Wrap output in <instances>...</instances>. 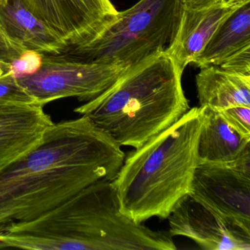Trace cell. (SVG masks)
<instances>
[{
	"label": "cell",
	"mask_w": 250,
	"mask_h": 250,
	"mask_svg": "<svg viewBox=\"0 0 250 250\" xmlns=\"http://www.w3.org/2000/svg\"><path fill=\"white\" fill-rule=\"evenodd\" d=\"M125 156L87 117L54 124L34 148L0 168V228L33 220L96 181H113Z\"/></svg>",
	"instance_id": "obj_1"
},
{
	"label": "cell",
	"mask_w": 250,
	"mask_h": 250,
	"mask_svg": "<svg viewBox=\"0 0 250 250\" xmlns=\"http://www.w3.org/2000/svg\"><path fill=\"white\" fill-rule=\"evenodd\" d=\"M150 228L121 212L112 181L100 180L33 220L0 228V249L144 250Z\"/></svg>",
	"instance_id": "obj_2"
},
{
	"label": "cell",
	"mask_w": 250,
	"mask_h": 250,
	"mask_svg": "<svg viewBox=\"0 0 250 250\" xmlns=\"http://www.w3.org/2000/svg\"><path fill=\"white\" fill-rule=\"evenodd\" d=\"M182 74L170 55L159 52L131 65L109 88L74 112L120 146L138 148L189 110Z\"/></svg>",
	"instance_id": "obj_3"
},
{
	"label": "cell",
	"mask_w": 250,
	"mask_h": 250,
	"mask_svg": "<svg viewBox=\"0 0 250 250\" xmlns=\"http://www.w3.org/2000/svg\"><path fill=\"white\" fill-rule=\"evenodd\" d=\"M203 121L204 107L191 108L125 156L112 181L124 215L137 223L169 217L189 192Z\"/></svg>",
	"instance_id": "obj_4"
},
{
	"label": "cell",
	"mask_w": 250,
	"mask_h": 250,
	"mask_svg": "<svg viewBox=\"0 0 250 250\" xmlns=\"http://www.w3.org/2000/svg\"><path fill=\"white\" fill-rule=\"evenodd\" d=\"M181 0H140L93 39L64 53L87 62L134 65L172 44L181 21Z\"/></svg>",
	"instance_id": "obj_5"
},
{
	"label": "cell",
	"mask_w": 250,
	"mask_h": 250,
	"mask_svg": "<svg viewBox=\"0 0 250 250\" xmlns=\"http://www.w3.org/2000/svg\"><path fill=\"white\" fill-rule=\"evenodd\" d=\"M130 66L87 62L66 53L43 55L34 74L17 80L42 106L63 98L87 102L109 88Z\"/></svg>",
	"instance_id": "obj_6"
},
{
	"label": "cell",
	"mask_w": 250,
	"mask_h": 250,
	"mask_svg": "<svg viewBox=\"0 0 250 250\" xmlns=\"http://www.w3.org/2000/svg\"><path fill=\"white\" fill-rule=\"evenodd\" d=\"M228 163H199L188 194L231 225L250 232V153Z\"/></svg>",
	"instance_id": "obj_7"
},
{
	"label": "cell",
	"mask_w": 250,
	"mask_h": 250,
	"mask_svg": "<svg viewBox=\"0 0 250 250\" xmlns=\"http://www.w3.org/2000/svg\"><path fill=\"white\" fill-rule=\"evenodd\" d=\"M27 9L58 35L68 48L97 36L118 15L110 0H21Z\"/></svg>",
	"instance_id": "obj_8"
},
{
	"label": "cell",
	"mask_w": 250,
	"mask_h": 250,
	"mask_svg": "<svg viewBox=\"0 0 250 250\" xmlns=\"http://www.w3.org/2000/svg\"><path fill=\"white\" fill-rule=\"evenodd\" d=\"M167 219L171 236L187 237L203 250H250V232L228 223L188 194Z\"/></svg>",
	"instance_id": "obj_9"
},
{
	"label": "cell",
	"mask_w": 250,
	"mask_h": 250,
	"mask_svg": "<svg viewBox=\"0 0 250 250\" xmlns=\"http://www.w3.org/2000/svg\"><path fill=\"white\" fill-rule=\"evenodd\" d=\"M68 44L27 9L21 0L0 6V61L11 63L24 52L61 55Z\"/></svg>",
	"instance_id": "obj_10"
},
{
	"label": "cell",
	"mask_w": 250,
	"mask_h": 250,
	"mask_svg": "<svg viewBox=\"0 0 250 250\" xmlns=\"http://www.w3.org/2000/svg\"><path fill=\"white\" fill-rule=\"evenodd\" d=\"M241 5L225 1L206 8L183 6L176 36L166 51L182 72L203 52L220 24Z\"/></svg>",
	"instance_id": "obj_11"
},
{
	"label": "cell",
	"mask_w": 250,
	"mask_h": 250,
	"mask_svg": "<svg viewBox=\"0 0 250 250\" xmlns=\"http://www.w3.org/2000/svg\"><path fill=\"white\" fill-rule=\"evenodd\" d=\"M53 124L39 104L0 109V168L34 148Z\"/></svg>",
	"instance_id": "obj_12"
},
{
	"label": "cell",
	"mask_w": 250,
	"mask_h": 250,
	"mask_svg": "<svg viewBox=\"0 0 250 250\" xmlns=\"http://www.w3.org/2000/svg\"><path fill=\"white\" fill-rule=\"evenodd\" d=\"M196 85L200 106L219 111L235 106L250 107V75L209 65L200 68Z\"/></svg>",
	"instance_id": "obj_13"
},
{
	"label": "cell",
	"mask_w": 250,
	"mask_h": 250,
	"mask_svg": "<svg viewBox=\"0 0 250 250\" xmlns=\"http://www.w3.org/2000/svg\"><path fill=\"white\" fill-rule=\"evenodd\" d=\"M204 107V121L199 136V163H228L236 159L250 146L244 138L226 122L220 112Z\"/></svg>",
	"instance_id": "obj_14"
},
{
	"label": "cell",
	"mask_w": 250,
	"mask_h": 250,
	"mask_svg": "<svg viewBox=\"0 0 250 250\" xmlns=\"http://www.w3.org/2000/svg\"><path fill=\"white\" fill-rule=\"evenodd\" d=\"M250 46V2L235 9L208 42L193 63L199 68L217 65Z\"/></svg>",
	"instance_id": "obj_15"
},
{
	"label": "cell",
	"mask_w": 250,
	"mask_h": 250,
	"mask_svg": "<svg viewBox=\"0 0 250 250\" xmlns=\"http://www.w3.org/2000/svg\"><path fill=\"white\" fill-rule=\"evenodd\" d=\"M33 104H39L11 73L0 76V109Z\"/></svg>",
	"instance_id": "obj_16"
},
{
	"label": "cell",
	"mask_w": 250,
	"mask_h": 250,
	"mask_svg": "<svg viewBox=\"0 0 250 250\" xmlns=\"http://www.w3.org/2000/svg\"><path fill=\"white\" fill-rule=\"evenodd\" d=\"M228 125L247 140H250V107L235 106L219 111Z\"/></svg>",
	"instance_id": "obj_17"
},
{
	"label": "cell",
	"mask_w": 250,
	"mask_h": 250,
	"mask_svg": "<svg viewBox=\"0 0 250 250\" xmlns=\"http://www.w3.org/2000/svg\"><path fill=\"white\" fill-rule=\"evenodd\" d=\"M43 55L33 51L24 52L10 64V73L20 79L34 74L42 63Z\"/></svg>",
	"instance_id": "obj_18"
},
{
	"label": "cell",
	"mask_w": 250,
	"mask_h": 250,
	"mask_svg": "<svg viewBox=\"0 0 250 250\" xmlns=\"http://www.w3.org/2000/svg\"><path fill=\"white\" fill-rule=\"evenodd\" d=\"M219 66L227 71L250 75V46L234 54Z\"/></svg>",
	"instance_id": "obj_19"
},
{
	"label": "cell",
	"mask_w": 250,
	"mask_h": 250,
	"mask_svg": "<svg viewBox=\"0 0 250 250\" xmlns=\"http://www.w3.org/2000/svg\"><path fill=\"white\" fill-rule=\"evenodd\" d=\"M226 0H181L183 6L188 8H202L210 6Z\"/></svg>",
	"instance_id": "obj_20"
},
{
	"label": "cell",
	"mask_w": 250,
	"mask_h": 250,
	"mask_svg": "<svg viewBox=\"0 0 250 250\" xmlns=\"http://www.w3.org/2000/svg\"><path fill=\"white\" fill-rule=\"evenodd\" d=\"M10 73V64L0 61V76Z\"/></svg>",
	"instance_id": "obj_21"
},
{
	"label": "cell",
	"mask_w": 250,
	"mask_h": 250,
	"mask_svg": "<svg viewBox=\"0 0 250 250\" xmlns=\"http://www.w3.org/2000/svg\"><path fill=\"white\" fill-rule=\"evenodd\" d=\"M226 1L232 4H235V5H242V4L250 2V0H226Z\"/></svg>",
	"instance_id": "obj_22"
},
{
	"label": "cell",
	"mask_w": 250,
	"mask_h": 250,
	"mask_svg": "<svg viewBox=\"0 0 250 250\" xmlns=\"http://www.w3.org/2000/svg\"><path fill=\"white\" fill-rule=\"evenodd\" d=\"M8 1L9 0H0V6H3V5H6Z\"/></svg>",
	"instance_id": "obj_23"
}]
</instances>
